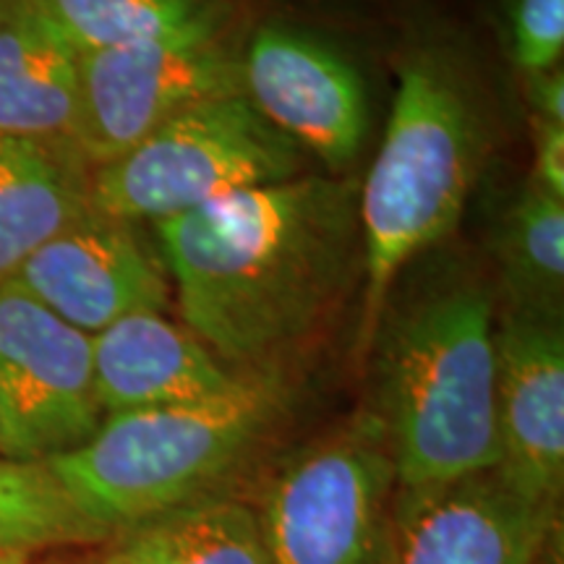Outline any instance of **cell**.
Returning <instances> with one entry per match:
<instances>
[{"instance_id": "52a82bcc", "label": "cell", "mask_w": 564, "mask_h": 564, "mask_svg": "<svg viewBox=\"0 0 564 564\" xmlns=\"http://www.w3.org/2000/svg\"><path fill=\"white\" fill-rule=\"evenodd\" d=\"M230 95H243V68L225 32L79 53L74 147L95 171L183 110Z\"/></svg>"}, {"instance_id": "9a60e30c", "label": "cell", "mask_w": 564, "mask_h": 564, "mask_svg": "<svg viewBox=\"0 0 564 564\" xmlns=\"http://www.w3.org/2000/svg\"><path fill=\"white\" fill-rule=\"evenodd\" d=\"M91 209V167L74 147L0 133V282Z\"/></svg>"}, {"instance_id": "30bf717a", "label": "cell", "mask_w": 564, "mask_h": 564, "mask_svg": "<svg viewBox=\"0 0 564 564\" xmlns=\"http://www.w3.org/2000/svg\"><path fill=\"white\" fill-rule=\"evenodd\" d=\"M34 301L89 337L137 312H165V270L137 223L87 212L13 274Z\"/></svg>"}, {"instance_id": "277c9868", "label": "cell", "mask_w": 564, "mask_h": 564, "mask_svg": "<svg viewBox=\"0 0 564 564\" xmlns=\"http://www.w3.org/2000/svg\"><path fill=\"white\" fill-rule=\"evenodd\" d=\"M282 387L267 373L241 377L228 392L196 403L105 415L53 474L91 523L118 533L194 499L230 476L270 432Z\"/></svg>"}, {"instance_id": "44dd1931", "label": "cell", "mask_w": 564, "mask_h": 564, "mask_svg": "<svg viewBox=\"0 0 564 564\" xmlns=\"http://www.w3.org/2000/svg\"><path fill=\"white\" fill-rule=\"evenodd\" d=\"M533 181L564 199V123L535 121Z\"/></svg>"}, {"instance_id": "603a6c76", "label": "cell", "mask_w": 564, "mask_h": 564, "mask_svg": "<svg viewBox=\"0 0 564 564\" xmlns=\"http://www.w3.org/2000/svg\"><path fill=\"white\" fill-rule=\"evenodd\" d=\"M535 564H562L560 549H556V554H554V531H552V535H549V541H546L544 552H541L539 562H535Z\"/></svg>"}, {"instance_id": "ffe728a7", "label": "cell", "mask_w": 564, "mask_h": 564, "mask_svg": "<svg viewBox=\"0 0 564 564\" xmlns=\"http://www.w3.org/2000/svg\"><path fill=\"white\" fill-rule=\"evenodd\" d=\"M507 34L514 66L525 76L554 70L564 51V0H510Z\"/></svg>"}, {"instance_id": "7c38bea8", "label": "cell", "mask_w": 564, "mask_h": 564, "mask_svg": "<svg viewBox=\"0 0 564 564\" xmlns=\"http://www.w3.org/2000/svg\"><path fill=\"white\" fill-rule=\"evenodd\" d=\"M497 474L556 510L564 486V329L560 316L507 308L497 327Z\"/></svg>"}, {"instance_id": "5bb4252c", "label": "cell", "mask_w": 564, "mask_h": 564, "mask_svg": "<svg viewBox=\"0 0 564 564\" xmlns=\"http://www.w3.org/2000/svg\"><path fill=\"white\" fill-rule=\"evenodd\" d=\"M76 97L79 53L34 0H0V133L74 147Z\"/></svg>"}, {"instance_id": "6da1fadb", "label": "cell", "mask_w": 564, "mask_h": 564, "mask_svg": "<svg viewBox=\"0 0 564 564\" xmlns=\"http://www.w3.org/2000/svg\"><path fill=\"white\" fill-rule=\"evenodd\" d=\"M192 333L253 366L303 340L343 299L361 246L358 186L291 178L154 223Z\"/></svg>"}, {"instance_id": "4fadbf2b", "label": "cell", "mask_w": 564, "mask_h": 564, "mask_svg": "<svg viewBox=\"0 0 564 564\" xmlns=\"http://www.w3.org/2000/svg\"><path fill=\"white\" fill-rule=\"evenodd\" d=\"M91 361L105 415L196 403L241 379L165 312L129 314L91 335Z\"/></svg>"}, {"instance_id": "d6986e66", "label": "cell", "mask_w": 564, "mask_h": 564, "mask_svg": "<svg viewBox=\"0 0 564 564\" xmlns=\"http://www.w3.org/2000/svg\"><path fill=\"white\" fill-rule=\"evenodd\" d=\"M112 539L76 507L51 463L0 457V554L100 544Z\"/></svg>"}, {"instance_id": "cb8c5ba5", "label": "cell", "mask_w": 564, "mask_h": 564, "mask_svg": "<svg viewBox=\"0 0 564 564\" xmlns=\"http://www.w3.org/2000/svg\"><path fill=\"white\" fill-rule=\"evenodd\" d=\"M0 564H30L26 554H0Z\"/></svg>"}, {"instance_id": "ac0fdd59", "label": "cell", "mask_w": 564, "mask_h": 564, "mask_svg": "<svg viewBox=\"0 0 564 564\" xmlns=\"http://www.w3.org/2000/svg\"><path fill=\"white\" fill-rule=\"evenodd\" d=\"M510 308L560 316L564 288V199L531 183L514 199L499 232Z\"/></svg>"}, {"instance_id": "5b68a950", "label": "cell", "mask_w": 564, "mask_h": 564, "mask_svg": "<svg viewBox=\"0 0 564 564\" xmlns=\"http://www.w3.org/2000/svg\"><path fill=\"white\" fill-rule=\"evenodd\" d=\"M301 147L246 95L183 110L91 171V207L126 223L167 220L225 196L299 178Z\"/></svg>"}, {"instance_id": "e0dca14e", "label": "cell", "mask_w": 564, "mask_h": 564, "mask_svg": "<svg viewBox=\"0 0 564 564\" xmlns=\"http://www.w3.org/2000/svg\"><path fill=\"white\" fill-rule=\"evenodd\" d=\"M76 53L225 32V0H34Z\"/></svg>"}, {"instance_id": "3957f363", "label": "cell", "mask_w": 564, "mask_h": 564, "mask_svg": "<svg viewBox=\"0 0 564 564\" xmlns=\"http://www.w3.org/2000/svg\"><path fill=\"white\" fill-rule=\"evenodd\" d=\"M484 150L481 110L457 63L434 47L408 55L382 147L358 196L361 345L377 337L400 270L460 220Z\"/></svg>"}, {"instance_id": "9c48e42d", "label": "cell", "mask_w": 564, "mask_h": 564, "mask_svg": "<svg viewBox=\"0 0 564 564\" xmlns=\"http://www.w3.org/2000/svg\"><path fill=\"white\" fill-rule=\"evenodd\" d=\"M241 68L243 95L274 129L333 171L350 165L369 131V97L348 58L295 26L264 24Z\"/></svg>"}, {"instance_id": "8992f818", "label": "cell", "mask_w": 564, "mask_h": 564, "mask_svg": "<svg viewBox=\"0 0 564 564\" xmlns=\"http://www.w3.org/2000/svg\"><path fill=\"white\" fill-rule=\"evenodd\" d=\"M398 474L379 413L299 449L272 476L257 523L267 564H390Z\"/></svg>"}, {"instance_id": "7402d4cb", "label": "cell", "mask_w": 564, "mask_h": 564, "mask_svg": "<svg viewBox=\"0 0 564 564\" xmlns=\"http://www.w3.org/2000/svg\"><path fill=\"white\" fill-rule=\"evenodd\" d=\"M528 79V100L533 102L535 121L564 123V79L562 70L531 74Z\"/></svg>"}, {"instance_id": "7a4b0ae2", "label": "cell", "mask_w": 564, "mask_h": 564, "mask_svg": "<svg viewBox=\"0 0 564 564\" xmlns=\"http://www.w3.org/2000/svg\"><path fill=\"white\" fill-rule=\"evenodd\" d=\"M379 419L398 489L499 468L497 324L484 288H442L394 316L379 352Z\"/></svg>"}, {"instance_id": "8fae6325", "label": "cell", "mask_w": 564, "mask_h": 564, "mask_svg": "<svg viewBox=\"0 0 564 564\" xmlns=\"http://www.w3.org/2000/svg\"><path fill=\"white\" fill-rule=\"evenodd\" d=\"M554 512L520 497L497 470L398 489L390 564H535Z\"/></svg>"}, {"instance_id": "2e32d148", "label": "cell", "mask_w": 564, "mask_h": 564, "mask_svg": "<svg viewBox=\"0 0 564 564\" xmlns=\"http://www.w3.org/2000/svg\"><path fill=\"white\" fill-rule=\"evenodd\" d=\"M105 564H267L257 512L225 497H202L116 535Z\"/></svg>"}, {"instance_id": "ba28073f", "label": "cell", "mask_w": 564, "mask_h": 564, "mask_svg": "<svg viewBox=\"0 0 564 564\" xmlns=\"http://www.w3.org/2000/svg\"><path fill=\"white\" fill-rule=\"evenodd\" d=\"M105 411L91 337L0 282V457L51 463L87 444Z\"/></svg>"}]
</instances>
